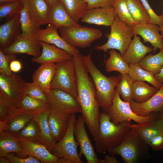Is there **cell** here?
<instances>
[{"instance_id": "83f0119b", "label": "cell", "mask_w": 163, "mask_h": 163, "mask_svg": "<svg viewBox=\"0 0 163 163\" xmlns=\"http://www.w3.org/2000/svg\"><path fill=\"white\" fill-rule=\"evenodd\" d=\"M50 106L44 110L35 113L33 119L38 124L42 137V144L49 150L56 142L53 139L48 122V117L51 111Z\"/></svg>"}, {"instance_id": "bcb514c9", "label": "cell", "mask_w": 163, "mask_h": 163, "mask_svg": "<svg viewBox=\"0 0 163 163\" xmlns=\"http://www.w3.org/2000/svg\"><path fill=\"white\" fill-rule=\"evenodd\" d=\"M26 158H22L14 154L9 153L5 157L11 163H40L41 162L32 156L29 155Z\"/></svg>"}, {"instance_id": "681fc988", "label": "cell", "mask_w": 163, "mask_h": 163, "mask_svg": "<svg viewBox=\"0 0 163 163\" xmlns=\"http://www.w3.org/2000/svg\"><path fill=\"white\" fill-rule=\"evenodd\" d=\"M10 67L12 72H18L21 69L22 64L20 61L15 59L10 62Z\"/></svg>"}, {"instance_id": "f546056e", "label": "cell", "mask_w": 163, "mask_h": 163, "mask_svg": "<svg viewBox=\"0 0 163 163\" xmlns=\"http://www.w3.org/2000/svg\"><path fill=\"white\" fill-rule=\"evenodd\" d=\"M129 66L128 74L134 82L146 81L158 89L162 86L163 83L159 82L152 73L142 68L138 63L129 64Z\"/></svg>"}, {"instance_id": "e575fe53", "label": "cell", "mask_w": 163, "mask_h": 163, "mask_svg": "<svg viewBox=\"0 0 163 163\" xmlns=\"http://www.w3.org/2000/svg\"><path fill=\"white\" fill-rule=\"evenodd\" d=\"M20 139L42 144L41 131L37 123L31 120L20 131L13 134Z\"/></svg>"}, {"instance_id": "277c9868", "label": "cell", "mask_w": 163, "mask_h": 163, "mask_svg": "<svg viewBox=\"0 0 163 163\" xmlns=\"http://www.w3.org/2000/svg\"><path fill=\"white\" fill-rule=\"evenodd\" d=\"M131 126L120 144L107 151L110 155H120L125 163H137L149 155L148 145L141 139L132 124Z\"/></svg>"}, {"instance_id": "8992f818", "label": "cell", "mask_w": 163, "mask_h": 163, "mask_svg": "<svg viewBox=\"0 0 163 163\" xmlns=\"http://www.w3.org/2000/svg\"><path fill=\"white\" fill-rule=\"evenodd\" d=\"M76 119L75 114L70 116L69 124L63 138L56 142L49 149L53 154L66 160L68 163H83L77 148L79 146L74 134V126Z\"/></svg>"}, {"instance_id": "3957f363", "label": "cell", "mask_w": 163, "mask_h": 163, "mask_svg": "<svg viewBox=\"0 0 163 163\" xmlns=\"http://www.w3.org/2000/svg\"><path fill=\"white\" fill-rule=\"evenodd\" d=\"M132 125L131 121H128L116 125L111 120L107 113H101L97 134L94 141L97 152L104 154L118 145Z\"/></svg>"}, {"instance_id": "f1b7e54d", "label": "cell", "mask_w": 163, "mask_h": 163, "mask_svg": "<svg viewBox=\"0 0 163 163\" xmlns=\"http://www.w3.org/2000/svg\"><path fill=\"white\" fill-rule=\"evenodd\" d=\"M21 151L19 139L8 131L0 133V157L14 152L19 155Z\"/></svg>"}, {"instance_id": "ab89813d", "label": "cell", "mask_w": 163, "mask_h": 163, "mask_svg": "<svg viewBox=\"0 0 163 163\" xmlns=\"http://www.w3.org/2000/svg\"><path fill=\"white\" fill-rule=\"evenodd\" d=\"M120 79L116 86V90L124 101H132L133 85L134 81L128 73L121 74Z\"/></svg>"}, {"instance_id": "9f6ffc18", "label": "cell", "mask_w": 163, "mask_h": 163, "mask_svg": "<svg viewBox=\"0 0 163 163\" xmlns=\"http://www.w3.org/2000/svg\"><path fill=\"white\" fill-rule=\"evenodd\" d=\"M21 0H0V4L8 2H15Z\"/></svg>"}, {"instance_id": "cb8c5ba5", "label": "cell", "mask_w": 163, "mask_h": 163, "mask_svg": "<svg viewBox=\"0 0 163 163\" xmlns=\"http://www.w3.org/2000/svg\"><path fill=\"white\" fill-rule=\"evenodd\" d=\"M29 13L34 22L40 26L48 24L50 8L45 0H28Z\"/></svg>"}, {"instance_id": "ee69618b", "label": "cell", "mask_w": 163, "mask_h": 163, "mask_svg": "<svg viewBox=\"0 0 163 163\" xmlns=\"http://www.w3.org/2000/svg\"><path fill=\"white\" fill-rule=\"evenodd\" d=\"M16 57L15 54H6L0 49V73L7 77L13 74L10 63L11 61L16 59Z\"/></svg>"}, {"instance_id": "44dd1931", "label": "cell", "mask_w": 163, "mask_h": 163, "mask_svg": "<svg viewBox=\"0 0 163 163\" xmlns=\"http://www.w3.org/2000/svg\"><path fill=\"white\" fill-rule=\"evenodd\" d=\"M21 33L19 13L0 26V49L2 50L9 46Z\"/></svg>"}, {"instance_id": "d6986e66", "label": "cell", "mask_w": 163, "mask_h": 163, "mask_svg": "<svg viewBox=\"0 0 163 163\" xmlns=\"http://www.w3.org/2000/svg\"><path fill=\"white\" fill-rule=\"evenodd\" d=\"M51 107L48 120L52 138L57 142L63 138L67 131L70 115Z\"/></svg>"}, {"instance_id": "4fadbf2b", "label": "cell", "mask_w": 163, "mask_h": 163, "mask_svg": "<svg viewBox=\"0 0 163 163\" xmlns=\"http://www.w3.org/2000/svg\"><path fill=\"white\" fill-rule=\"evenodd\" d=\"M19 142L21 151L18 156L20 157L30 155L41 163H67L64 159L59 158L52 153L43 144L20 139Z\"/></svg>"}, {"instance_id": "74e56055", "label": "cell", "mask_w": 163, "mask_h": 163, "mask_svg": "<svg viewBox=\"0 0 163 163\" xmlns=\"http://www.w3.org/2000/svg\"><path fill=\"white\" fill-rule=\"evenodd\" d=\"M112 7L119 19L127 26L132 27L136 24L129 11L126 0H113Z\"/></svg>"}, {"instance_id": "f907efd6", "label": "cell", "mask_w": 163, "mask_h": 163, "mask_svg": "<svg viewBox=\"0 0 163 163\" xmlns=\"http://www.w3.org/2000/svg\"><path fill=\"white\" fill-rule=\"evenodd\" d=\"M119 162L114 155H106L103 159L100 160V163H119Z\"/></svg>"}, {"instance_id": "db71d44e", "label": "cell", "mask_w": 163, "mask_h": 163, "mask_svg": "<svg viewBox=\"0 0 163 163\" xmlns=\"http://www.w3.org/2000/svg\"><path fill=\"white\" fill-rule=\"evenodd\" d=\"M57 0H45L47 4L51 8L55 4Z\"/></svg>"}, {"instance_id": "9a60e30c", "label": "cell", "mask_w": 163, "mask_h": 163, "mask_svg": "<svg viewBox=\"0 0 163 163\" xmlns=\"http://www.w3.org/2000/svg\"><path fill=\"white\" fill-rule=\"evenodd\" d=\"M134 34L139 35L144 43H150L153 53L163 47V38L159 33L160 26L151 23L136 24L132 27Z\"/></svg>"}, {"instance_id": "d590c367", "label": "cell", "mask_w": 163, "mask_h": 163, "mask_svg": "<svg viewBox=\"0 0 163 163\" xmlns=\"http://www.w3.org/2000/svg\"><path fill=\"white\" fill-rule=\"evenodd\" d=\"M156 54L145 56L138 63L139 66L154 75L158 73L163 66V47Z\"/></svg>"}, {"instance_id": "ffe728a7", "label": "cell", "mask_w": 163, "mask_h": 163, "mask_svg": "<svg viewBox=\"0 0 163 163\" xmlns=\"http://www.w3.org/2000/svg\"><path fill=\"white\" fill-rule=\"evenodd\" d=\"M40 42L42 48L41 54L37 57L33 58L31 60L32 62L40 64L56 63L72 58L66 51L54 45L41 41Z\"/></svg>"}, {"instance_id": "836d02e7", "label": "cell", "mask_w": 163, "mask_h": 163, "mask_svg": "<svg viewBox=\"0 0 163 163\" xmlns=\"http://www.w3.org/2000/svg\"><path fill=\"white\" fill-rule=\"evenodd\" d=\"M71 18L77 22L87 10V4L84 0H59Z\"/></svg>"}, {"instance_id": "b9f144b4", "label": "cell", "mask_w": 163, "mask_h": 163, "mask_svg": "<svg viewBox=\"0 0 163 163\" xmlns=\"http://www.w3.org/2000/svg\"><path fill=\"white\" fill-rule=\"evenodd\" d=\"M21 111L0 95V121H8Z\"/></svg>"}, {"instance_id": "484cf974", "label": "cell", "mask_w": 163, "mask_h": 163, "mask_svg": "<svg viewBox=\"0 0 163 163\" xmlns=\"http://www.w3.org/2000/svg\"><path fill=\"white\" fill-rule=\"evenodd\" d=\"M141 139L148 145L156 136L163 133V124L158 117L153 120L142 123L132 124Z\"/></svg>"}, {"instance_id": "6f0895ef", "label": "cell", "mask_w": 163, "mask_h": 163, "mask_svg": "<svg viewBox=\"0 0 163 163\" xmlns=\"http://www.w3.org/2000/svg\"><path fill=\"white\" fill-rule=\"evenodd\" d=\"M162 14H163V13ZM159 30L161 32V36L163 38V24L161 26H160Z\"/></svg>"}, {"instance_id": "5bb4252c", "label": "cell", "mask_w": 163, "mask_h": 163, "mask_svg": "<svg viewBox=\"0 0 163 163\" xmlns=\"http://www.w3.org/2000/svg\"><path fill=\"white\" fill-rule=\"evenodd\" d=\"M41 48L40 41L37 38L20 35L9 46L2 50L7 54H25L37 57L41 54Z\"/></svg>"}, {"instance_id": "91938a15", "label": "cell", "mask_w": 163, "mask_h": 163, "mask_svg": "<svg viewBox=\"0 0 163 163\" xmlns=\"http://www.w3.org/2000/svg\"><path fill=\"white\" fill-rule=\"evenodd\" d=\"M160 113H162V114H163V110H162V111L160 112Z\"/></svg>"}, {"instance_id": "816d5d0a", "label": "cell", "mask_w": 163, "mask_h": 163, "mask_svg": "<svg viewBox=\"0 0 163 163\" xmlns=\"http://www.w3.org/2000/svg\"><path fill=\"white\" fill-rule=\"evenodd\" d=\"M8 121H0V133L8 131Z\"/></svg>"}, {"instance_id": "f5cc1de1", "label": "cell", "mask_w": 163, "mask_h": 163, "mask_svg": "<svg viewBox=\"0 0 163 163\" xmlns=\"http://www.w3.org/2000/svg\"><path fill=\"white\" fill-rule=\"evenodd\" d=\"M155 78L160 82L163 83V66L159 72L154 75Z\"/></svg>"}, {"instance_id": "603a6c76", "label": "cell", "mask_w": 163, "mask_h": 163, "mask_svg": "<svg viewBox=\"0 0 163 163\" xmlns=\"http://www.w3.org/2000/svg\"><path fill=\"white\" fill-rule=\"evenodd\" d=\"M56 64L49 63L41 64L32 75L33 82L45 92L50 89L51 84L55 73Z\"/></svg>"}, {"instance_id": "7402d4cb", "label": "cell", "mask_w": 163, "mask_h": 163, "mask_svg": "<svg viewBox=\"0 0 163 163\" xmlns=\"http://www.w3.org/2000/svg\"><path fill=\"white\" fill-rule=\"evenodd\" d=\"M153 50V48L145 45L141 42L140 37L135 34L123 57L129 65L138 63L146 54Z\"/></svg>"}, {"instance_id": "52a82bcc", "label": "cell", "mask_w": 163, "mask_h": 163, "mask_svg": "<svg viewBox=\"0 0 163 163\" xmlns=\"http://www.w3.org/2000/svg\"><path fill=\"white\" fill-rule=\"evenodd\" d=\"M59 30L61 37L68 44L75 48L89 47L102 36L100 29L81 25L63 27Z\"/></svg>"}, {"instance_id": "7c38bea8", "label": "cell", "mask_w": 163, "mask_h": 163, "mask_svg": "<svg viewBox=\"0 0 163 163\" xmlns=\"http://www.w3.org/2000/svg\"><path fill=\"white\" fill-rule=\"evenodd\" d=\"M85 124L82 115L76 119L74 124V136L80 147L79 156L81 158L84 155L88 163H100V160L95 152L87 133Z\"/></svg>"}, {"instance_id": "7bdbcfd3", "label": "cell", "mask_w": 163, "mask_h": 163, "mask_svg": "<svg viewBox=\"0 0 163 163\" xmlns=\"http://www.w3.org/2000/svg\"><path fill=\"white\" fill-rule=\"evenodd\" d=\"M24 94L48 103L47 97L45 91L33 82L32 83L26 82Z\"/></svg>"}, {"instance_id": "7a4b0ae2", "label": "cell", "mask_w": 163, "mask_h": 163, "mask_svg": "<svg viewBox=\"0 0 163 163\" xmlns=\"http://www.w3.org/2000/svg\"><path fill=\"white\" fill-rule=\"evenodd\" d=\"M83 61L94 83L100 107L103 112L107 113L112 104L115 88L120 79L121 75L109 77L105 75L96 66L90 53L83 56Z\"/></svg>"}, {"instance_id": "8d00e7d4", "label": "cell", "mask_w": 163, "mask_h": 163, "mask_svg": "<svg viewBox=\"0 0 163 163\" xmlns=\"http://www.w3.org/2000/svg\"><path fill=\"white\" fill-rule=\"evenodd\" d=\"M129 11L136 24L150 23L149 15L140 0H126Z\"/></svg>"}, {"instance_id": "1f68e13d", "label": "cell", "mask_w": 163, "mask_h": 163, "mask_svg": "<svg viewBox=\"0 0 163 163\" xmlns=\"http://www.w3.org/2000/svg\"><path fill=\"white\" fill-rule=\"evenodd\" d=\"M158 89L141 81L133 82L132 100L138 103L145 102L153 96Z\"/></svg>"}, {"instance_id": "11a10c76", "label": "cell", "mask_w": 163, "mask_h": 163, "mask_svg": "<svg viewBox=\"0 0 163 163\" xmlns=\"http://www.w3.org/2000/svg\"><path fill=\"white\" fill-rule=\"evenodd\" d=\"M0 163H11L5 157H0Z\"/></svg>"}, {"instance_id": "ba28073f", "label": "cell", "mask_w": 163, "mask_h": 163, "mask_svg": "<svg viewBox=\"0 0 163 163\" xmlns=\"http://www.w3.org/2000/svg\"><path fill=\"white\" fill-rule=\"evenodd\" d=\"M56 64V71L50 89H60L76 98L78 94L76 74L72 58Z\"/></svg>"}, {"instance_id": "2e32d148", "label": "cell", "mask_w": 163, "mask_h": 163, "mask_svg": "<svg viewBox=\"0 0 163 163\" xmlns=\"http://www.w3.org/2000/svg\"><path fill=\"white\" fill-rule=\"evenodd\" d=\"M112 7L97 8L87 10L81 22L90 24L110 26L116 16Z\"/></svg>"}, {"instance_id": "60d3db41", "label": "cell", "mask_w": 163, "mask_h": 163, "mask_svg": "<svg viewBox=\"0 0 163 163\" xmlns=\"http://www.w3.org/2000/svg\"><path fill=\"white\" fill-rule=\"evenodd\" d=\"M0 4L1 21L8 18L11 19L19 13L23 7L22 0L17 2H6Z\"/></svg>"}, {"instance_id": "f35d334b", "label": "cell", "mask_w": 163, "mask_h": 163, "mask_svg": "<svg viewBox=\"0 0 163 163\" xmlns=\"http://www.w3.org/2000/svg\"><path fill=\"white\" fill-rule=\"evenodd\" d=\"M34 113L21 112L8 121V131L13 134L21 130L31 120L33 119Z\"/></svg>"}, {"instance_id": "6da1fadb", "label": "cell", "mask_w": 163, "mask_h": 163, "mask_svg": "<svg viewBox=\"0 0 163 163\" xmlns=\"http://www.w3.org/2000/svg\"><path fill=\"white\" fill-rule=\"evenodd\" d=\"M76 74L78 94L76 99L81 109L85 124L89 128L97 126L100 113L97 99L96 89L83 61V56L79 53L72 56Z\"/></svg>"}, {"instance_id": "f6af8a7d", "label": "cell", "mask_w": 163, "mask_h": 163, "mask_svg": "<svg viewBox=\"0 0 163 163\" xmlns=\"http://www.w3.org/2000/svg\"><path fill=\"white\" fill-rule=\"evenodd\" d=\"M147 11L150 18V23L159 26L163 24V14H157L149 5L147 0H140Z\"/></svg>"}, {"instance_id": "5b68a950", "label": "cell", "mask_w": 163, "mask_h": 163, "mask_svg": "<svg viewBox=\"0 0 163 163\" xmlns=\"http://www.w3.org/2000/svg\"><path fill=\"white\" fill-rule=\"evenodd\" d=\"M110 27V34L106 35L108 39L107 42L102 45L96 46L94 49L104 52H107L109 50H117L123 56L135 35L132 27L122 22L117 15Z\"/></svg>"}, {"instance_id": "4316f807", "label": "cell", "mask_w": 163, "mask_h": 163, "mask_svg": "<svg viewBox=\"0 0 163 163\" xmlns=\"http://www.w3.org/2000/svg\"><path fill=\"white\" fill-rule=\"evenodd\" d=\"M23 7L20 12V20L21 33L20 36L23 37L36 38L41 30L40 26L33 21L29 13L28 0H22Z\"/></svg>"}, {"instance_id": "680465c9", "label": "cell", "mask_w": 163, "mask_h": 163, "mask_svg": "<svg viewBox=\"0 0 163 163\" xmlns=\"http://www.w3.org/2000/svg\"><path fill=\"white\" fill-rule=\"evenodd\" d=\"M159 117L162 120L163 124V114H162L161 113L160 115L159 116Z\"/></svg>"}, {"instance_id": "8fae6325", "label": "cell", "mask_w": 163, "mask_h": 163, "mask_svg": "<svg viewBox=\"0 0 163 163\" xmlns=\"http://www.w3.org/2000/svg\"><path fill=\"white\" fill-rule=\"evenodd\" d=\"M45 93L51 107L69 115L81 112L76 98L69 93L59 89H51Z\"/></svg>"}, {"instance_id": "4dcf8cb0", "label": "cell", "mask_w": 163, "mask_h": 163, "mask_svg": "<svg viewBox=\"0 0 163 163\" xmlns=\"http://www.w3.org/2000/svg\"><path fill=\"white\" fill-rule=\"evenodd\" d=\"M109 57L105 62L106 70L107 72L116 71L120 74L128 73L129 65L125 61L120 53H117L115 49L110 50Z\"/></svg>"}, {"instance_id": "30bf717a", "label": "cell", "mask_w": 163, "mask_h": 163, "mask_svg": "<svg viewBox=\"0 0 163 163\" xmlns=\"http://www.w3.org/2000/svg\"><path fill=\"white\" fill-rule=\"evenodd\" d=\"M26 82L15 73L7 77L0 73V95L16 107L25 95Z\"/></svg>"}, {"instance_id": "d6a6232c", "label": "cell", "mask_w": 163, "mask_h": 163, "mask_svg": "<svg viewBox=\"0 0 163 163\" xmlns=\"http://www.w3.org/2000/svg\"><path fill=\"white\" fill-rule=\"evenodd\" d=\"M50 106L49 104L43 101L25 94L17 107L21 112L35 113L42 111Z\"/></svg>"}, {"instance_id": "e0dca14e", "label": "cell", "mask_w": 163, "mask_h": 163, "mask_svg": "<svg viewBox=\"0 0 163 163\" xmlns=\"http://www.w3.org/2000/svg\"><path fill=\"white\" fill-rule=\"evenodd\" d=\"M58 29L53 25L48 24L45 29H41L36 38L40 41L54 45L66 51L72 56L79 53L76 48L68 44L59 34Z\"/></svg>"}, {"instance_id": "9c48e42d", "label": "cell", "mask_w": 163, "mask_h": 163, "mask_svg": "<svg viewBox=\"0 0 163 163\" xmlns=\"http://www.w3.org/2000/svg\"><path fill=\"white\" fill-rule=\"evenodd\" d=\"M154 113H152L147 117L138 115L132 110L130 102L122 101L115 89L112 104L107 113L111 120L117 125L124 122L131 121V120L139 123L151 121L158 117Z\"/></svg>"}, {"instance_id": "d4e9b609", "label": "cell", "mask_w": 163, "mask_h": 163, "mask_svg": "<svg viewBox=\"0 0 163 163\" xmlns=\"http://www.w3.org/2000/svg\"><path fill=\"white\" fill-rule=\"evenodd\" d=\"M49 24L58 29L63 27L81 26L71 18L59 0L50 8Z\"/></svg>"}, {"instance_id": "c3c4849f", "label": "cell", "mask_w": 163, "mask_h": 163, "mask_svg": "<svg viewBox=\"0 0 163 163\" xmlns=\"http://www.w3.org/2000/svg\"><path fill=\"white\" fill-rule=\"evenodd\" d=\"M148 145L154 151H158L163 149V133L155 136L149 142Z\"/></svg>"}, {"instance_id": "ac0fdd59", "label": "cell", "mask_w": 163, "mask_h": 163, "mask_svg": "<svg viewBox=\"0 0 163 163\" xmlns=\"http://www.w3.org/2000/svg\"><path fill=\"white\" fill-rule=\"evenodd\" d=\"M131 108L136 114L141 117H147L152 113L161 112L163 108V84L153 96L146 101L139 103L132 101Z\"/></svg>"}, {"instance_id": "7dc6e473", "label": "cell", "mask_w": 163, "mask_h": 163, "mask_svg": "<svg viewBox=\"0 0 163 163\" xmlns=\"http://www.w3.org/2000/svg\"><path fill=\"white\" fill-rule=\"evenodd\" d=\"M87 4L88 10L97 8L112 7L113 0H84Z\"/></svg>"}]
</instances>
